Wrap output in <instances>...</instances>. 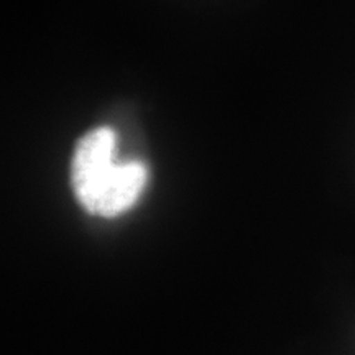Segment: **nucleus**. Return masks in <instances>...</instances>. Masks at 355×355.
Here are the masks:
<instances>
[{
  "label": "nucleus",
  "mask_w": 355,
  "mask_h": 355,
  "mask_svg": "<svg viewBox=\"0 0 355 355\" xmlns=\"http://www.w3.org/2000/svg\"><path fill=\"white\" fill-rule=\"evenodd\" d=\"M146 183L139 162H115V133L96 128L78 141L71 165V184L89 214L115 217L130 209Z\"/></svg>",
  "instance_id": "obj_1"
}]
</instances>
